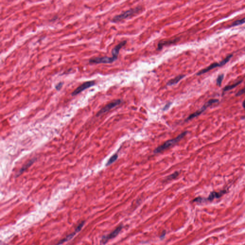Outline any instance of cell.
<instances>
[{"mask_svg": "<svg viewBox=\"0 0 245 245\" xmlns=\"http://www.w3.org/2000/svg\"><path fill=\"white\" fill-rule=\"evenodd\" d=\"M36 161H37V158H34L30 160L28 162L26 165H25L22 168H21V169H20L18 173L17 174V177L19 176L20 175L22 174L25 170H26L27 169L30 167L31 166H32V165L34 163V162Z\"/></svg>", "mask_w": 245, "mask_h": 245, "instance_id": "13", "label": "cell"}, {"mask_svg": "<svg viewBox=\"0 0 245 245\" xmlns=\"http://www.w3.org/2000/svg\"><path fill=\"white\" fill-rule=\"evenodd\" d=\"M142 7L141 6H137L134 9H130L129 10L122 12L121 14L117 15L114 16L112 19V22L117 23L120 21H122V20L128 18L129 17L139 13L140 11L142 10Z\"/></svg>", "mask_w": 245, "mask_h": 245, "instance_id": "2", "label": "cell"}, {"mask_svg": "<svg viewBox=\"0 0 245 245\" xmlns=\"http://www.w3.org/2000/svg\"><path fill=\"white\" fill-rule=\"evenodd\" d=\"M233 56V54H230V55H229L227 56L226 57V58H225V59H224V60H222V61H221L220 62L213 63V64H211L210 66H209L208 67H205V69H202V70L198 72L197 74H196V75H198V76L199 75H202V74H203L208 72L210 70H213V69H214V68H216V67L223 66L224 65H225L226 63L228 62L229 60L231 59L232 57Z\"/></svg>", "mask_w": 245, "mask_h": 245, "instance_id": "3", "label": "cell"}, {"mask_svg": "<svg viewBox=\"0 0 245 245\" xmlns=\"http://www.w3.org/2000/svg\"><path fill=\"white\" fill-rule=\"evenodd\" d=\"M95 81H89L86 82H84V84L77 87L76 89L71 93V95L73 96L77 95L79 93H81L82 91H84L87 89L89 88L90 87L95 86Z\"/></svg>", "mask_w": 245, "mask_h": 245, "instance_id": "7", "label": "cell"}, {"mask_svg": "<svg viewBox=\"0 0 245 245\" xmlns=\"http://www.w3.org/2000/svg\"><path fill=\"white\" fill-rule=\"evenodd\" d=\"M127 41H123L122 42H120L119 44L116 45L111 51V54H112V56H114L115 58H117L119 54V51H120V49H121L122 47H124V45H126Z\"/></svg>", "mask_w": 245, "mask_h": 245, "instance_id": "11", "label": "cell"}, {"mask_svg": "<svg viewBox=\"0 0 245 245\" xmlns=\"http://www.w3.org/2000/svg\"><path fill=\"white\" fill-rule=\"evenodd\" d=\"M122 228V225H120L119 227H117L115 230L111 232L110 234L103 237L102 240V242L103 243V244H106L109 240L115 238L120 233Z\"/></svg>", "mask_w": 245, "mask_h": 245, "instance_id": "8", "label": "cell"}, {"mask_svg": "<svg viewBox=\"0 0 245 245\" xmlns=\"http://www.w3.org/2000/svg\"><path fill=\"white\" fill-rule=\"evenodd\" d=\"M185 75H180L177 76L176 77L173 78L168 81L167 84V86H172L173 85L176 84L178 82L185 77Z\"/></svg>", "mask_w": 245, "mask_h": 245, "instance_id": "14", "label": "cell"}, {"mask_svg": "<svg viewBox=\"0 0 245 245\" xmlns=\"http://www.w3.org/2000/svg\"><path fill=\"white\" fill-rule=\"evenodd\" d=\"M218 101H219V100L217 99L210 100L206 103H205V104L203 105V106H202L201 109L195 111V113H193L192 114H191L190 116H189V117H188L185 120V121H187L191 120V119H193V118H194L197 117L198 116L200 115L202 113H203V111H205L208 107L212 106V104H213V103H217Z\"/></svg>", "mask_w": 245, "mask_h": 245, "instance_id": "5", "label": "cell"}, {"mask_svg": "<svg viewBox=\"0 0 245 245\" xmlns=\"http://www.w3.org/2000/svg\"><path fill=\"white\" fill-rule=\"evenodd\" d=\"M122 101L121 100L118 99L114 100L113 102H111L110 103L107 104L104 107L100 109L99 111H98L96 114V117H100V115L103 114L104 113H106L107 111L111 110V109L114 108L117 106H119L120 103H121Z\"/></svg>", "mask_w": 245, "mask_h": 245, "instance_id": "6", "label": "cell"}, {"mask_svg": "<svg viewBox=\"0 0 245 245\" xmlns=\"http://www.w3.org/2000/svg\"><path fill=\"white\" fill-rule=\"evenodd\" d=\"M117 58L114 56L97 57L89 59V62L91 64H111L117 60Z\"/></svg>", "mask_w": 245, "mask_h": 245, "instance_id": "4", "label": "cell"}, {"mask_svg": "<svg viewBox=\"0 0 245 245\" xmlns=\"http://www.w3.org/2000/svg\"><path fill=\"white\" fill-rule=\"evenodd\" d=\"M243 106L244 107V108H245V99L244 100V101L243 102Z\"/></svg>", "mask_w": 245, "mask_h": 245, "instance_id": "23", "label": "cell"}, {"mask_svg": "<svg viewBox=\"0 0 245 245\" xmlns=\"http://www.w3.org/2000/svg\"><path fill=\"white\" fill-rule=\"evenodd\" d=\"M179 172H175L171 174L170 175L168 176L167 177V180H173V179H175V178H176L177 177H178V176L179 175Z\"/></svg>", "mask_w": 245, "mask_h": 245, "instance_id": "18", "label": "cell"}, {"mask_svg": "<svg viewBox=\"0 0 245 245\" xmlns=\"http://www.w3.org/2000/svg\"><path fill=\"white\" fill-rule=\"evenodd\" d=\"M84 223L85 222H84H84H81V223L76 228L74 232L72 233V234H70V235H68L66 238H65L62 239V240H60V241L59 242L58 244H56V245H60L61 244H63V243L67 241L68 240L71 239V238H73V237H74L75 235H76L77 233H78V232L80 231L81 230V229H82V227H84Z\"/></svg>", "mask_w": 245, "mask_h": 245, "instance_id": "9", "label": "cell"}, {"mask_svg": "<svg viewBox=\"0 0 245 245\" xmlns=\"http://www.w3.org/2000/svg\"><path fill=\"white\" fill-rule=\"evenodd\" d=\"M226 191H219V192H216V191H213V192H211V194H210L209 196L207 198L206 200H208V201H212L215 198H219L221 197L222 195H224V194H226Z\"/></svg>", "mask_w": 245, "mask_h": 245, "instance_id": "12", "label": "cell"}, {"mask_svg": "<svg viewBox=\"0 0 245 245\" xmlns=\"http://www.w3.org/2000/svg\"><path fill=\"white\" fill-rule=\"evenodd\" d=\"M224 78V75L223 74H220L218 76V77L216 79V84H217V85L219 86H220L221 85Z\"/></svg>", "mask_w": 245, "mask_h": 245, "instance_id": "19", "label": "cell"}, {"mask_svg": "<svg viewBox=\"0 0 245 245\" xmlns=\"http://www.w3.org/2000/svg\"><path fill=\"white\" fill-rule=\"evenodd\" d=\"M170 104H171V103H167V104H166V106H165L163 108V110H166L168 108H169V106H170Z\"/></svg>", "mask_w": 245, "mask_h": 245, "instance_id": "22", "label": "cell"}, {"mask_svg": "<svg viewBox=\"0 0 245 245\" xmlns=\"http://www.w3.org/2000/svg\"><path fill=\"white\" fill-rule=\"evenodd\" d=\"M180 39L179 38H175L174 39H171V40H167L161 41L158 44V48L157 50H161L163 48V47L165 45H170L173 44L174 43L179 42Z\"/></svg>", "mask_w": 245, "mask_h": 245, "instance_id": "10", "label": "cell"}, {"mask_svg": "<svg viewBox=\"0 0 245 245\" xmlns=\"http://www.w3.org/2000/svg\"><path fill=\"white\" fill-rule=\"evenodd\" d=\"M245 23V17L241 19L238 20L237 21H235L230 26V27H234L235 26H239Z\"/></svg>", "mask_w": 245, "mask_h": 245, "instance_id": "17", "label": "cell"}, {"mask_svg": "<svg viewBox=\"0 0 245 245\" xmlns=\"http://www.w3.org/2000/svg\"><path fill=\"white\" fill-rule=\"evenodd\" d=\"M245 87L242 89H240V91H238V92L236 93V95H235V96H239L241 95H243V94H245Z\"/></svg>", "mask_w": 245, "mask_h": 245, "instance_id": "21", "label": "cell"}, {"mask_svg": "<svg viewBox=\"0 0 245 245\" xmlns=\"http://www.w3.org/2000/svg\"><path fill=\"white\" fill-rule=\"evenodd\" d=\"M118 158V155L117 154L114 155L113 156H111L110 158V159L108 160L107 162L106 166H108L111 165V164H113L114 162L115 161H117Z\"/></svg>", "mask_w": 245, "mask_h": 245, "instance_id": "16", "label": "cell"}, {"mask_svg": "<svg viewBox=\"0 0 245 245\" xmlns=\"http://www.w3.org/2000/svg\"><path fill=\"white\" fill-rule=\"evenodd\" d=\"M63 84H64V82H59V84H57L55 86L56 89L57 91H60Z\"/></svg>", "mask_w": 245, "mask_h": 245, "instance_id": "20", "label": "cell"}, {"mask_svg": "<svg viewBox=\"0 0 245 245\" xmlns=\"http://www.w3.org/2000/svg\"><path fill=\"white\" fill-rule=\"evenodd\" d=\"M188 133L187 131H185L183 133H181L180 135H179L177 137H176L175 139H172L169 140L168 141L165 142L164 143H163L162 145L159 146L158 147L156 148V150H155L154 153H159L162 152L165 150H167L168 148L170 147L173 146L175 145L177 143L180 141L181 139H183L184 136L187 135Z\"/></svg>", "mask_w": 245, "mask_h": 245, "instance_id": "1", "label": "cell"}, {"mask_svg": "<svg viewBox=\"0 0 245 245\" xmlns=\"http://www.w3.org/2000/svg\"><path fill=\"white\" fill-rule=\"evenodd\" d=\"M242 80H240V81H238L236 82L235 84L231 85H227V86L224 87L223 89V92H227V91L233 89L237 87V86H238V85L240 84L242 82Z\"/></svg>", "mask_w": 245, "mask_h": 245, "instance_id": "15", "label": "cell"}]
</instances>
